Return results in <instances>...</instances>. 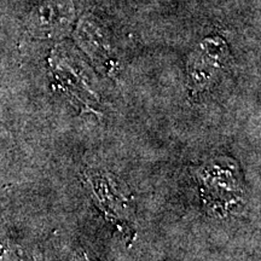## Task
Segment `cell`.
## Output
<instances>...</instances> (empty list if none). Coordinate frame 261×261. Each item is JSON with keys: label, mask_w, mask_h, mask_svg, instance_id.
<instances>
[{"label": "cell", "mask_w": 261, "mask_h": 261, "mask_svg": "<svg viewBox=\"0 0 261 261\" xmlns=\"http://www.w3.org/2000/svg\"><path fill=\"white\" fill-rule=\"evenodd\" d=\"M196 174L201 198L212 217H228L244 203L246 184L240 165L233 159L219 156L208 160Z\"/></svg>", "instance_id": "cell-1"}, {"label": "cell", "mask_w": 261, "mask_h": 261, "mask_svg": "<svg viewBox=\"0 0 261 261\" xmlns=\"http://www.w3.org/2000/svg\"><path fill=\"white\" fill-rule=\"evenodd\" d=\"M85 182L104 217L126 236H130L129 233H133L132 198L126 185L116 175L104 171L87 172Z\"/></svg>", "instance_id": "cell-2"}, {"label": "cell", "mask_w": 261, "mask_h": 261, "mask_svg": "<svg viewBox=\"0 0 261 261\" xmlns=\"http://www.w3.org/2000/svg\"><path fill=\"white\" fill-rule=\"evenodd\" d=\"M228 58L230 48L219 35H211L196 45L187 64L188 87L192 96L208 92L218 83Z\"/></svg>", "instance_id": "cell-3"}, {"label": "cell", "mask_w": 261, "mask_h": 261, "mask_svg": "<svg viewBox=\"0 0 261 261\" xmlns=\"http://www.w3.org/2000/svg\"><path fill=\"white\" fill-rule=\"evenodd\" d=\"M73 37L96 67L110 76L116 73L119 63L114 52L112 39L99 18L91 14L81 16L75 24Z\"/></svg>", "instance_id": "cell-4"}, {"label": "cell", "mask_w": 261, "mask_h": 261, "mask_svg": "<svg viewBox=\"0 0 261 261\" xmlns=\"http://www.w3.org/2000/svg\"><path fill=\"white\" fill-rule=\"evenodd\" d=\"M76 11L74 0H46L38 11V24L51 35L64 34L73 27Z\"/></svg>", "instance_id": "cell-5"}]
</instances>
